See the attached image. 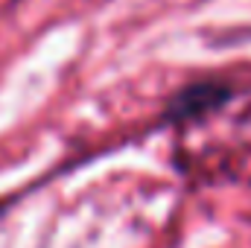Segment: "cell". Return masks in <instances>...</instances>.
Returning a JSON list of instances; mask_svg holds the SVG:
<instances>
[{
    "label": "cell",
    "instance_id": "1",
    "mask_svg": "<svg viewBox=\"0 0 251 248\" xmlns=\"http://www.w3.org/2000/svg\"><path fill=\"white\" fill-rule=\"evenodd\" d=\"M228 97V91L216 88V85H199V88H190L181 99L173 102V117H193V114H201L204 108H216L222 99Z\"/></svg>",
    "mask_w": 251,
    "mask_h": 248
}]
</instances>
